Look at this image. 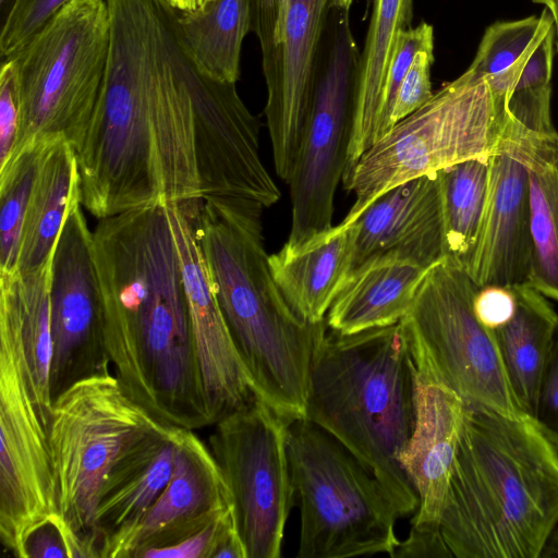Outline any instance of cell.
Returning <instances> with one entry per match:
<instances>
[{"mask_svg":"<svg viewBox=\"0 0 558 558\" xmlns=\"http://www.w3.org/2000/svg\"><path fill=\"white\" fill-rule=\"evenodd\" d=\"M108 66L76 151L81 203L97 219L203 198L195 155L197 68L167 0H107Z\"/></svg>","mask_w":558,"mask_h":558,"instance_id":"cell-1","label":"cell"},{"mask_svg":"<svg viewBox=\"0 0 558 558\" xmlns=\"http://www.w3.org/2000/svg\"><path fill=\"white\" fill-rule=\"evenodd\" d=\"M92 250L114 376L157 420L193 430L210 426L167 204L98 219Z\"/></svg>","mask_w":558,"mask_h":558,"instance_id":"cell-2","label":"cell"},{"mask_svg":"<svg viewBox=\"0 0 558 558\" xmlns=\"http://www.w3.org/2000/svg\"><path fill=\"white\" fill-rule=\"evenodd\" d=\"M558 519V448L530 415L466 404L440 531L457 558H539Z\"/></svg>","mask_w":558,"mask_h":558,"instance_id":"cell-3","label":"cell"},{"mask_svg":"<svg viewBox=\"0 0 558 558\" xmlns=\"http://www.w3.org/2000/svg\"><path fill=\"white\" fill-rule=\"evenodd\" d=\"M264 209L247 199L207 196L195 226L255 395L291 423L305 417L312 366L328 325L301 318L277 286L265 250Z\"/></svg>","mask_w":558,"mask_h":558,"instance_id":"cell-4","label":"cell"},{"mask_svg":"<svg viewBox=\"0 0 558 558\" xmlns=\"http://www.w3.org/2000/svg\"><path fill=\"white\" fill-rule=\"evenodd\" d=\"M415 369L401 323L354 333L328 327L314 357L305 417L376 477L399 518L417 494L399 457L414 424Z\"/></svg>","mask_w":558,"mask_h":558,"instance_id":"cell-5","label":"cell"},{"mask_svg":"<svg viewBox=\"0 0 558 558\" xmlns=\"http://www.w3.org/2000/svg\"><path fill=\"white\" fill-rule=\"evenodd\" d=\"M517 84L471 65L441 86L420 109L399 121L342 177L355 202L339 223L350 226L383 193L456 163L487 158L509 119Z\"/></svg>","mask_w":558,"mask_h":558,"instance_id":"cell-6","label":"cell"},{"mask_svg":"<svg viewBox=\"0 0 558 558\" xmlns=\"http://www.w3.org/2000/svg\"><path fill=\"white\" fill-rule=\"evenodd\" d=\"M110 37L107 0H69L9 57L16 62L20 92L10 160L38 142L64 140L80 149L106 76Z\"/></svg>","mask_w":558,"mask_h":558,"instance_id":"cell-7","label":"cell"},{"mask_svg":"<svg viewBox=\"0 0 558 558\" xmlns=\"http://www.w3.org/2000/svg\"><path fill=\"white\" fill-rule=\"evenodd\" d=\"M287 444L300 510L296 557H391L399 515L371 471L306 417L289 423Z\"/></svg>","mask_w":558,"mask_h":558,"instance_id":"cell-8","label":"cell"},{"mask_svg":"<svg viewBox=\"0 0 558 558\" xmlns=\"http://www.w3.org/2000/svg\"><path fill=\"white\" fill-rule=\"evenodd\" d=\"M174 425L138 404L109 371L75 381L52 402L49 445L58 515L100 558L94 523L112 466L147 436Z\"/></svg>","mask_w":558,"mask_h":558,"instance_id":"cell-9","label":"cell"},{"mask_svg":"<svg viewBox=\"0 0 558 558\" xmlns=\"http://www.w3.org/2000/svg\"><path fill=\"white\" fill-rule=\"evenodd\" d=\"M478 289L448 260L427 270L400 322L415 373L452 390L466 404L527 415L511 388L493 331L474 313Z\"/></svg>","mask_w":558,"mask_h":558,"instance_id":"cell-10","label":"cell"},{"mask_svg":"<svg viewBox=\"0 0 558 558\" xmlns=\"http://www.w3.org/2000/svg\"><path fill=\"white\" fill-rule=\"evenodd\" d=\"M0 539L17 558L26 535L58 514L48 425L11 303L0 295Z\"/></svg>","mask_w":558,"mask_h":558,"instance_id":"cell-11","label":"cell"},{"mask_svg":"<svg viewBox=\"0 0 558 558\" xmlns=\"http://www.w3.org/2000/svg\"><path fill=\"white\" fill-rule=\"evenodd\" d=\"M214 425L209 449L229 487L246 558H279L295 505L289 422L255 398Z\"/></svg>","mask_w":558,"mask_h":558,"instance_id":"cell-12","label":"cell"},{"mask_svg":"<svg viewBox=\"0 0 558 558\" xmlns=\"http://www.w3.org/2000/svg\"><path fill=\"white\" fill-rule=\"evenodd\" d=\"M348 17V10H341L287 183L291 228L283 245L288 248L301 246L333 227L335 195L347 167L351 138L353 87L359 60Z\"/></svg>","mask_w":558,"mask_h":558,"instance_id":"cell-13","label":"cell"},{"mask_svg":"<svg viewBox=\"0 0 558 558\" xmlns=\"http://www.w3.org/2000/svg\"><path fill=\"white\" fill-rule=\"evenodd\" d=\"M75 206L54 245L50 275L52 400L75 381L108 372L93 259V231Z\"/></svg>","mask_w":558,"mask_h":558,"instance_id":"cell-14","label":"cell"},{"mask_svg":"<svg viewBox=\"0 0 558 558\" xmlns=\"http://www.w3.org/2000/svg\"><path fill=\"white\" fill-rule=\"evenodd\" d=\"M202 198L167 204L177 241L199 388L210 425L256 397L217 300L196 233Z\"/></svg>","mask_w":558,"mask_h":558,"instance_id":"cell-15","label":"cell"},{"mask_svg":"<svg viewBox=\"0 0 558 558\" xmlns=\"http://www.w3.org/2000/svg\"><path fill=\"white\" fill-rule=\"evenodd\" d=\"M195 155L202 197L247 199L271 207L280 190L259 154L260 121L235 83L196 75L193 89Z\"/></svg>","mask_w":558,"mask_h":558,"instance_id":"cell-16","label":"cell"},{"mask_svg":"<svg viewBox=\"0 0 558 558\" xmlns=\"http://www.w3.org/2000/svg\"><path fill=\"white\" fill-rule=\"evenodd\" d=\"M231 507L229 487L209 446L193 429L181 428L166 488L141 519L106 539L100 558H141L198 532Z\"/></svg>","mask_w":558,"mask_h":558,"instance_id":"cell-17","label":"cell"},{"mask_svg":"<svg viewBox=\"0 0 558 558\" xmlns=\"http://www.w3.org/2000/svg\"><path fill=\"white\" fill-rule=\"evenodd\" d=\"M521 125L511 117L488 157L483 217L465 270L480 288L530 284L532 238L527 172L518 141Z\"/></svg>","mask_w":558,"mask_h":558,"instance_id":"cell-18","label":"cell"},{"mask_svg":"<svg viewBox=\"0 0 558 558\" xmlns=\"http://www.w3.org/2000/svg\"><path fill=\"white\" fill-rule=\"evenodd\" d=\"M330 0H290L279 40L262 51L265 116L276 173L288 183L311 110L319 40Z\"/></svg>","mask_w":558,"mask_h":558,"instance_id":"cell-19","label":"cell"},{"mask_svg":"<svg viewBox=\"0 0 558 558\" xmlns=\"http://www.w3.org/2000/svg\"><path fill=\"white\" fill-rule=\"evenodd\" d=\"M353 225L349 276L380 263L401 262L429 269L446 259L437 172L386 191Z\"/></svg>","mask_w":558,"mask_h":558,"instance_id":"cell-20","label":"cell"},{"mask_svg":"<svg viewBox=\"0 0 558 558\" xmlns=\"http://www.w3.org/2000/svg\"><path fill=\"white\" fill-rule=\"evenodd\" d=\"M415 415L399 461L418 497L411 526H440L465 416V402L415 373Z\"/></svg>","mask_w":558,"mask_h":558,"instance_id":"cell-21","label":"cell"},{"mask_svg":"<svg viewBox=\"0 0 558 558\" xmlns=\"http://www.w3.org/2000/svg\"><path fill=\"white\" fill-rule=\"evenodd\" d=\"M355 227L333 226L295 248L268 256L271 275L292 310L311 323L326 315L349 277Z\"/></svg>","mask_w":558,"mask_h":558,"instance_id":"cell-22","label":"cell"},{"mask_svg":"<svg viewBox=\"0 0 558 558\" xmlns=\"http://www.w3.org/2000/svg\"><path fill=\"white\" fill-rule=\"evenodd\" d=\"M181 428L172 426L147 436L108 472L94 523L100 557L106 539L141 519L166 488L173 471Z\"/></svg>","mask_w":558,"mask_h":558,"instance_id":"cell-23","label":"cell"},{"mask_svg":"<svg viewBox=\"0 0 558 558\" xmlns=\"http://www.w3.org/2000/svg\"><path fill=\"white\" fill-rule=\"evenodd\" d=\"M78 204L76 150L64 140L45 142L23 221L16 271H35L48 263L68 214Z\"/></svg>","mask_w":558,"mask_h":558,"instance_id":"cell-24","label":"cell"},{"mask_svg":"<svg viewBox=\"0 0 558 558\" xmlns=\"http://www.w3.org/2000/svg\"><path fill=\"white\" fill-rule=\"evenodd\" d=\"M412 8L413 0H373L364 48L354 76L352 130L345 170L378 140L390 58L400 31L410 27Z\"/></svg>","mask_w":558,"mask_h":558,"instance_id":"cell-25","label":"cell"},{"mask_svg":"<svg viewBox=\"0 0 558 558\" xmlns=\"http://www.w3.org/2000/svg\"><path fill=\"white\" fill-rule=\"evenodd\" d=\"M427 270L391 262L354 272L328 310V327L341 333H354L400 323L411 310Z\"/></svg>","mask_w":558,"mask_h":558,"instance_id":"cell-26","label":"cell"},{"mask_svg":"<svg viewBox=\"0 0 558 558\" xmlns=\"http://www.w3.org/2000/svg\"><path fill=\"white\" fill-rule=\"evenodd\" d=\"M518 141L529 184L530 284L558 301V132L538 133L521 125Z\"/></svg>","mask_w":558,"mask_h":558,"instance_id":"cell-27","label":"cell"},{"mask_svg":"<svg viewBox=\"0 0 558 558\" xmlns=\"http://www.w3.org/2000/svg\"><path fill=\"white\" fill-rule=\"evenodd\" d=\"M511 289L517 300L514 315L493 335L514 396L533 417L558 315L546 296L531 284Z\"/></svg>","mask_w":558,"mask_h":558,"instance_id":"cell-28","label":"cell"},{"mask_svg":"<svg viewBox=\"0 0 558 558\" xmlns=\"http://www.w3.org/2000/svg\"><path fill=\"white\" fill-rule=\"evenodd\" d=\"M253 0H209L180 12L178 26L197 70L213 80L236 83L242 43L252 31Z\"/></svg>","mask_w":558,"mask_h":558,"instance_id":"cell-29","label":"cell"},{"mask_svg":"<svg viewBox=\"0 0 558 558\" xmlns=\"http://www.w3.org/2000/svg\"><path fill=\"white\" fill-rule=\"evenodd\" d=\"M51 262L52 256L45 266L31 272L0 274V295L7 298L14 310L36 397L48 429L53 402L50 391Z\"/></svg>","mask_w":558,"mask_h":558,"instance_id":"cell-30","label":"cell"},{"mask_svg":"<svg viewBox=\"0 0 558 558\" xmlns=\"http://www.w3.org/2000/svg\"><path fill=\"white\" fill-rule=\"evenodd\" d=\"M489 175L487 158L469 159L437 171L445 255L466 270L483 217Z\"/></svg>","mask_w":558,"mask_h":558,"instance_id":"cell-31","label":"cell"},{"mask_svg":"<svg viewBox=\"0 0 558 558\" xmlns=\"http://www.w3.org/2000/svg\"><path fill=\"white\" fill-rule=\"evenodd\" d=\"M44 143L27 146L0 169V274L16 271L23 221Z\"/></svg>","mask_w":558,"mask_h":558,"instance_id":"cell-32","label":"cell"},{"mask_svg":"<svg viewBox=\"0 0 558 558\" xmlns=\"http://www.w3.org/2000/svg\"><path fill=\"white\" fill-rule=\"evenodd\" d=\"M426 49H434V28L430 24L421 22L415 27H407L400 31L386 75L378 140L391 129V113L402 80L416 53Z\"/></svg>","mask_w":558,"mask_h":558,"instance_id":"cell-33","label":"cell"},{"mask_svg":"<svg viewBox=\"0 0 558 558\" xmlns=\"http://www.w3.org/2000/svg\"><path fill=\"white\" fill-rule=\"evenodd\" d=\"M69 0H17L1 24L0 53L5 59L16 53Z\"/></svg>","mask_w":558,"mask_h":558,"instance_id":"cell-34","label":"cell"},{"mask_svg":"<svg viewBox=\"0 0 558 558\" xmlns=\"http://www.w3.org/2000/svg\"><path fill=\"white\" fill-rule=\"evenodd\" d=\"M433 62L434 49H426L416 53L400 84L390 119L391 129L396 123L420 109L433 97L434 93L430 82Z\"/></svg>","mask_w":558,"mask_h":558,"instance_id":"cell-35","label":"cell"},{"mask_svg":"<svg viewBox=\"0 0 558 558\" xmlns=\"http://www.w3.org/2000/svg\"><path fill=\"white\" fill-rule=\"evenodd\" d=\"M20 123L17 66L13 58L2 59L0 69V169L10 160Z\"/></svg>","mask_w":558,"mask_h":558,"instance_id":"cell-36","label":"cell"},{"mask_svg":"<svg viewBox=\"0 0 558 558\" xmlns=\"http://www.w3.org/2000/svg\"><path fill=\"white\" fill-rule=\"evenodd\" d=\"M533 418L558 448V323L542 373Z\"/></svg>","mask_w":558,"mask_h":558,"instance_id":"cell-37","label":"cell"},{"mask_svg":"<svg viewBox=\"0 0 558 558\" xmlns=\"http://www.w3.org/2000/svg\"><path fill=\"white\" fill-rule=\"evenodd\" d=\"M233 522L235 518L231 507L198 532L177 544L150 549L141 558H213L220 536Z\"/></svg>","mask_w":558,"mask_h":558,"instance_id":"cell-38","label":"cell"},{"mask_svg":"<svg viewBox=\"0 0 558 558\" xmlns=\"http://www.w3.org/2000/svg\"><path fill=\"white\" fill-rule=\"evenodd\" d=\"M515 307L513 290L499 286L480 288L473 301L477 319L490 331L506 325L514 315Z\"/></svg>","mask_w":558,"mask_h":558,"instance_id":"cell-39","label":"cell"},{"mask_svg":"<svg viewBox=\"0 0 558 558\" xmlns=\"http://www.w3.org/2000/svg\"><path fill=\"white\" fill-rule=\"evenodd\" d=\"M21 558H69L58 514L35 526L25 537Z\"/></svg>","mask_w":558,"mask_h":558,"instance_id":"cell-40","label":"cell"},{"mask_svg":"<svg viewBox=\"0 0 558 558\" xmlns=\"http://www.w3.org/2000/svg\"><path fill=\"white\" fill-rule=\"evenodd\" d=\"M289 4L290 0H253L252 31L259 40L262 51L279 40Z\"/></svg>","mask_w":558,"mask_h":558,"instance_id":"cell-41","label":"cell"},{"mask_svg":"<svg viewBox=\"0 0 558 558\" xmlns=\"http://www.w3.org/2000/svg\"><path fill=\"white\" fill-rule=\"evenodd\" d=\"M453 557L440 526H411L405 539L400 541L391 558Z\"/></svg>","mask_w":558,"mask_h":558,"instance_id":"cell-42","label":"cell"},{"mask_svg":"<svg viewBox=\"0 0 558 558\" xmlns=\"http://www.w3.org/2000/svg\"><path fill=\"white\" fill-rule=\"evenodd\" d=\"M539 558H558V519L546 539Z\"/></svg>","mask_w":558,"mask_h":558,"instance_id":"cell-43","label":"cell"},{"mask_svg":"<svg viewBox=\"0 0 558 558\" xmlns=\"http://www.w3.org/2000/svg\"><path fill=\"white\" fill-rule=\"evenodd\" d=\"M173 8L180 12L193 11L202 8L205 0H167Z\"/></svg>","mask_w":558,"mask_h":558,"instance_id":"cell-44","label":"cell"},{"mask_svg":"<svg viewBox=\"0 0 558 558\" xmlns=\"http://www.w3.org/2000/svg\"><path fill=\"white\" fill-rule=\"evenodd\" d=\"M17 0H0V21L1 24L7 20L13 10Z\"/></svg>","mask_w":558,"mask_h":558,"instance_id":"cell-45","label":"cell"},{"mask_svg":"<svg viewBox=\"0 0 558 558\" xmlns=\"http://www.w3.org/2000/svg\"><path fill=\"white\" fill-rule=\"evenodd\" d=\"M535 3L543 4L545 8H548L550 11L558 4V0H532Z\"/></svg>","mask_w":558,"mask_h":558,"instance_id":"cell-46","label":"cell"},{"mask_svg":"<svg viewBox=\"0 0 558 558\" xmlns=\"http://www.w3.org/2000/svg\"><path fill=\"white\" fill-rule=\"evenodd\" d=\"M550 12H551L553 17H554L555 35H556V38H557V50H558V4Z\"/></svg>","mask_w":558,"mask_h":558,"instance_id":"cell-47","label":"cell"},{"mask_svg":"<svg viewBox=\"0 0 558 558\" xmlns=\"http://www.w3.org/2000/svg\"><path fill=\"white\" fill-rule=\"evenodd\" d=\"M207 1H209V0H205V3H206Z\"/></svg>","mask_w":558,"mask_h":558,"instance_id":"cell-48","label":"cell"}]
</instances>
